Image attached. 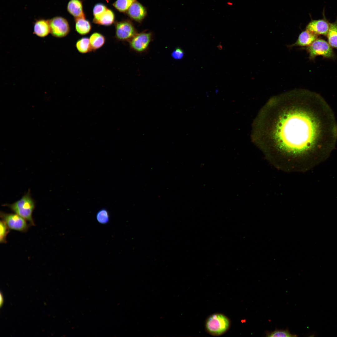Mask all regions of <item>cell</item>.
<instances>
[{"instance_id":"cell-12","label":"cell","mask_w":337,"mask_h":337,"mask_svg":"<svg viewBox=\"0 0 337 337\" xmlns=\"http://www.w3.org/2000/svg\"><path fill=\"white\" fill-rule=\"evenodd\" d=\"M67 10L75 18H85L82 2L81 0H70L67 4Z\"/></svg>"},{"instance_id":"cell-6","label":"cell","mask_w":337,"mask_h":337,"mask_svg":"<svg viewBox=\"0 0 337 337\" xmlns=\"http://www.w3.org/2000/svg\"><path fill=\"white\" fill-rule=\"evenodd\" d=\"M152 40V35L150 32L137 33L128 42L130 49L138 53L146 51Z\"/></svg>"},{"instance_id":"cell-3","label":"cell","mask_w":337,"mask_h":337,"mask_svg":"<svg viewBox=\"0 0 337 337\" xmlns=\"http://www.w3.org/2000/svg\"><path fill=\"white\" fill-rule=\"evenodd\" d=\"M206 328L210 334L219 336L226 332L230 326L228 318L224 315L216 313L210 315L206 322Z\"/></svg>"},{"instance_id":"cell-7","label":"cell","mask_w":337,"mask_h":337,"mask_svg":"<svg viewBox=\"0 0 337 337\" xmlns=\"http://www.w3.org/2000/svg\"><path fill=\"white\" fill-rule=\"evenodd\" d=\"M49 20L50 33L54 37L57 38H63L69 33L70 31L69 24L65 18L57 16Z\"/></svg>"},{"instance_id":"cell-22","label":"cell","mask_w":337,"mask_h":337,"mask_svg":"<svg viewBox=\"0 0 337 337\" xmlns=\"http://www.w3.org/2000/svg\"><path fill=\"white\" fill-rule=\"evenodd\" d=\"M266 337H296L295 335L291 334L288 330L276 329L272 331H267L265 333Z\"/></svg>"},{"instance_id":"cell-23","label":"cell","mask_w":337,"mask_h":337,"mask_svg":"<svg viewBox=\"0 0 337 337\" xmlns=\"http://www.w3.org/2000/svg\"><path fill=\"white\" fill-rule=\"evenodd\" d=\"M9 229L5 222L1 220L0 222V242L1 243H5L7 241L6 238L9 232Z\"/></svg>"},{"instance_id":"cell-9","label":"cell","mask_w":337,"mask_h":337,"mask_svg":"<svg viewBox=\"0 0 337 337\" xmlns=\"http://www.w3.org/2000/svg\"><path fill=\"white\" fill-rule=\"evenodd\" d=\"M330 23L325 19L312 20L307 25L306 30L317 35H327Z\"/></svg>"},{"instance_id":"cell-13","label":"cell","mask_w":337,"mask_h":337,"mask_svg":"<svg viewBox=\"0 0 337 337\" xmlns=\"http://www.w3.org/2000/svg\"><path fill=\"white\" fill-rule=\"evenodd\" d=\"M33 33L40 37H44L50 33L49 20L41 19L37 20L34 25Z\"/></svg>"},{"instance_id":"cell-17","label":"cell","mask_w":337,"mask_h":337,"mask_svg":"<svg viewBox=\"0 0 337 337\" xmlns=\"http://www.w3.org/2000/svg\"><path fill=\"white\" fill-rule=\"evenodd\" d=\"M327 36L329 45L332 48L337 49V20L334 23H330Z\"/></svg>"},{"instance_id":"cell-20","label":"cell","mask_w":337,"mask_h":337,"mask_svg":"<svg viewBox=\"0 0 337 337\" xmlns=\"http://www.w3.org/2000/svg\"><path fill=\"white\" fill-rule=\"evenodd\" d=\"M108 8L104 4L99 3L96 4L93 10L94 16L93 22L98 20L105 12Z\"/></svg>"},{"instance_id":"cell-16","label":"cell","mask_w":337,"mask_h":337,"mask_svg":"<svg viewBox=\"0 0 337 337\" xmlns=\"http://www.w3.org/2000/svg\"><path fill=\"white\" fill-rule=\"evenodd\" d=\"M115 17L114 12L108 8L99 19L94 23L99 25L110 26L114 23Z\"/></svg>"},{"instance_id":"cell-8","label":"cell","mask_w":337,"mask_h":337,"mask_svg":"<svg viewBox=\"0 0 337 337\" xmlns=\"http://www.w3.org/2000/svg\"><path fill=\"white\" fill-rule=\"evenodd\" d=\"M0 217L11 229L23 232L28 229L29 226L26 220L16 213L1 212Z\"/></svg>"},{"instance_id":"cell-21","label":"cell","mask_w":337,"mask_h":337,"mask_svg":"<svg viewBox=\"0 0 337 337\" xmlns=\"http://www.w3.org/2000/svg\"><path fill=\"white\" fill-rule=\"evenodd\" d=\"M97 222L101 224H105L110 221V215L108 211L105 208L99 210L96 215Z\"/></svg>"},{"instance_id":"cell-14","label":"cell","mask_w":337,"mask_h":337,"mask_svg":"<svg viewBox=\"0 0 337 337\" xmlns=\"http://www.w3.org/2000/svg\"><path fill=\"white\" fill-rule=\"evenodd\" d=\"M75 29L76 32L81 35L88 34L91 29V24L90 22L85 18H75Z\"/></svg>"},{"instance_id":"cell-1","label":"cell","mask_w":337,"mask_h":337,"mask_svg":"<svg viewBox=\"0 0 337 337\" xmlns=\"http://www.w3.org/2000/svg\"><path fill=\"white\" fill-rule=\"evenodd\" d=\"M252 138L267 154L305 157L330 150L337 139V125L320 95L292 91L271 98L263 107L254 122Z\"/></svg>"},{"instance_id":"cell-2","label":"cell","mask_w":337,"mask_h":337,"mask_svg":"<svg viewBox=\"0 0 337 337\" xmlns=\"http://www.w3.org/2000/svg\"><path fill=\"white\" fill-rule=\"evenodd\" d=\"M35 205V201L31 197L30 190L19 200L15 203L3 205V206L9 208L15 213L28 221L32 225H35L32 214Z\"/></svg>"},{"instance_id":"cell-15","label":"cell","mask_w":337,"mask_h":337,"mask_svg":"<svg viewBox=\"0 0 337 337\" xmlns=\"http://www.w3.org/2000/svg\"><path fill=\"white\" fill-rule=\"evenodd\" d=\"M89 39L92 51H94L102 47L106 41L105 36L97 32L92 34Z\"/></svg>"},{"instance_id":"cell-11","label":"cell","mask_w":337,"mask_h":337,"mask_svg":"<svg viewBox=\"0 0 337 337\" xmlns=\"http://www.w3.org/2000/svg\"><path fill=\"white\" fill-rule=\"evenodd\" d=\"M317 38V35L306 30L301 32L296 41L290 47L308 46Z\"/></svg>"},{"instance_id":"cell-5","label":"cell","mask_w":337,"mask_h":337,"mask_svg":"<svg viewBox=\"0 0 337 337\" xmlns=\"http://www.w3.org/2000/svg\"><path fill=\"white\" fill-rule=\"evenodd\" d=\"M116 39L121 42H129L137 33L133 24L129 21L124 20L115 23Z\"/></svg>"},{"instance_id":"cell-18","label":"cell","mask_w":337,"mask_h":337,"mask_svg":"<svg viewBox=\"0 0 337 337\" xmlns=\"http://www.w3.org/2000/svg\"><path fill=\"white\" fill-rule=\"evenodd\" d=\"M78 51L82 54H86L92 51L89 39L87 37H82L78 39L75 44Z\"/></svg>"},{"instance_id":"cell-24","label":"cell","mask_w":337,"mask_h":337,"mask_svg":"<svg viewBox=\"0 0 337 337\" xmlns=\"http://www.w3.org/2000/svg\"><path fill=\"white\" fill-rule=\"evenodd\" d=\"M172 56V57L175 59H181L183 56L184 52L181 48L178 47L173 51Z\"/></svg>"},{"instance_id":"cell-10","label":"cell","mask_w":337,"mask_h":337,"mask_svg":"<svg viewBox=\"0 0 337 337\" xmlns=\"http://www.w3.org/2000/svg\"><path fill=\"white\" fill-rule=\"evenodd\" d=\"M127 12L131 19L137 22L142 21L147 13L145 7L136 1L132 3Z\"/></svg>"},{"instance_id":"cell-4","label":"cell","mask_w":337,"mask_h":337,"mask_svg":"<svg viewBox=\"0 0 337 337\" xmlns=\"http://www.w3.org/2000/svg\"><path fill=\"white\" fill-rule=\"evenodd\" d=\"M310 60H313L318 56L327 59H333L335 54L332 48L325 40L317 38L306 48Z\"/></svg>"},{"instance_id":"cell-19","label":"cell","mask_w":337,"mask_h":337,"mask_svg":"<svg viewBox=\"0 0 337 337\" xmlns=\"http://www.w3.org/2000/svg\"><path fill=\"white\" fill-rule=\"evenodd\" d=\"M136 0H116L113 4L114 7L119 12H127Z\"/></svg>"}]
</instances>
